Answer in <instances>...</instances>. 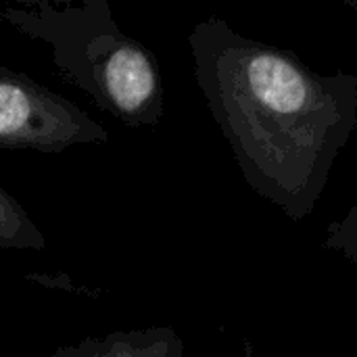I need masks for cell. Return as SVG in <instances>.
I'll list each match as a JSON object with an SVG mask.
<instances>
[{"instance_id": "6da1fadb", "label": "cell", "mask_w": 357, "mask_h": 357, "mask_svg": "<svg viewBox=\"0 0 357 357\" xmlns=\"http://www.w3.org/2000/svg\"><path fill=\"white\" fill-rule=\"evenodd\" d=\"M205 105L253 192L293 222L310 218L357 128V77L324 75L222 17L188 36Z\"/></svg>"}, {"instance_id": "7a4b0ae2", "label": "cell", "mask_w": 357, "mask_h": 357, "mask_svg": "<svg viewBox=\"0 0 357 357\" xmlns=\"http://www.w3.org/2000/svg\"><path fill=\"white\" fill-rule=\"evenodd\" d=\"M0 21L42 42L59 73L130 128L157 126L165 90L155 54L121 31L105 0L0 4Z\"/></svg>"}, {"instance_id": "3957f363", "label": "cell", "mask_w": 357, "mask_h": 357, "mask_svg": "<svg viewBox=\"0 0 357 357\" xmlns=\"http://www.w3.org/2000/svg\"><path fill=\"white\" fill-rule=\"evenodd\" d=\"M107 130L69 98L0 65V149L63 153L107 142Z\"/></svg>"}, {"instance_id": "277c9868", "label": "cell", "mask_w": 357, "mask_h": 357, "mask_svg": "<svg viewBox=\"0 0 357 357\" xmlns=\"http://www.w3.org/2000/svg\"><path fill=\"white\" fill-rule=\"evenodd\" d=\"M48 357H184V343L174 328L157 326L86 337L75 345L59 347Z\"/></svg>"}, {"instance_id": "5b68a950", "label": "cell", "mask_w": 357, "mask_h": 357, "mask_svg": "<svg viewBox=\"0 0 357 357\" xmlns=\"http://www.w3.org/2000/svg\"><path fill=\"white\" fill-rule=\"evenodd\" d=\"M0 249L4 251H44L46 236L33 224L23 205L0 186Z\"/></svg>"}, {"instance_id": "8992f818", "label": "cell", "mask_w": 357, "mask_h": 357, "mask_svg": "<svg viewBox=\"0 0 357 357\" xmlns=\"http://www.w3.org/2000/svg\"><path fill=\"white\" fill-rule=\"evenodd\" d=\"M324 247L333 253H339L343 259L357 264V203L345 218L328 226Z\"/></svg>"}]
</instances>
